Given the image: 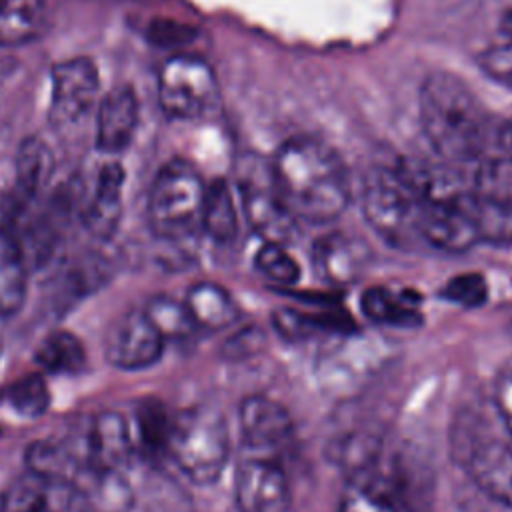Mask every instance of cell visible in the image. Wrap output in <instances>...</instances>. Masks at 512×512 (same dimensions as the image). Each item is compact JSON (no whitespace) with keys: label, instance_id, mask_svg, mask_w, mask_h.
<instances>
[{"label":"cell","instance_id":"obj_1","mask_svg":"<svg viewBox=\"0 0 512 512\" xmlns=\"http://www.w3.org/2000/svg\"><path fill=\"white\" fill-rule=\"evenodd\" d=\"M272 184L296 220L326 224L350 204V176L332 146L312 136L280 144L270 164Z\"/></svg>","mask_w":512,"mask_h":512},{"label":"cell","instance_id":"obj_2","mask_svg":"<svg viewBox=\"0 0 512 512\" xmlns=\"http://www.w3.org/2000/svg\"><path fill=\"white\" fill-rule=\"evenodd\" d=\"M418 104L424 136L438 158L448 164H464L484 154L490 118L462 78L444 70L428 74Z\"/></svg>","mask_w":512,"mask_h":512},{"label":"cell","instance_id":"obj_3","mask_svg":"<svg viewBox=\"0 0 512 512\" xmlns=\"http://www.w3.org/2000/svg\"><path fill=\"white\" fill-rule=\"evenodd\" d=\"M362 212L368 226L390 246L410 250L420 240V194L400 164L374 166L362 184Z\"/></svg>","mask_w":512,"mask_h":512},{"label":"cell","instance_id":"obj_4","mask_svg":"<svg viewBox=\"0 0 512 512\" xmlns=\"http://www.w3.org/2000/svg\"><path fill=\"white\" fill-rule=\"evenodd\" d=\"M168 456L194 484H214L230 458L224 416L210 406H192L172 416Z\"/></svg>","mask_w":512,"mask_h":512},{"label":"cell","instance_id":"obj_5","mask_svg":"<svg viewBox=\"0 0 512 512\" xmlns=\"http://www.w3.org/2000/svg\"><path fill=\"white\" fill-rule=\"evenodd\" d=\"M206 188L198 170L184 160L160 168L148 196V222L164 240H184L202 230Z\"/></svg>","mask_w":512,"mask_h":512},{"label":"cell","instance_id":"obj_6","mask_svg":"<svg viewBox=\"0 0 512 512\" xmlns=\"http://www.w3.org/2000/svg\"><path fill=\"white\" fill-rule=\"evenodd\" d=\"M454 460L492 500L512 508V438L500 440L484 432L472 412L458 416L452 432Z\"/></svg>","mask_w":512,"mask_h":512},{"label":"cell","instance_id":"obj_7","mask_svg":"<svg viewBox=\"0 0 512 512\" xmlns=\"http://www.w3.org/2000/svg\"><path fill=\"white\" fill-rule=\"evenodd\" d=\"M158 96L172 118L192 120L208 114L218 100L216 74L198 56L178 54L168 58L158 74Z\"/></svg>","mask_w":512,"mask_h":512},{"label":"cell","instance_id":"obj_8","mask_svg":"<svg viewBox=\"0 0 512 512\" xmlns=\"http://www.w3.org/2000/svg\"><path fill=\"white\" fill-rule=\"evenodd\" d=\"M234 500L240 512H288L290 484L274 456L254 454L238 462Z\"/></svg>","mask_w":512,"mask_h":512},{"label":"cell","instance_id":"obj_9","mask_svg":"<svg viewBox=\"0 0 512 512\" xmlns=\"http://www.w3.org/2000/svg\"><path fill=\"white\" fill-rule=\"evenodd\" d=\"M164 342L144 310H136L110 326L104 352L106 360L120 370H142L160 360Z\"/></svg>","mask_w":512,"mask_h":512},{"label":"cell","instance_id":"obj_10","mask_svg":"<svg viewBox=\"0 0 512 512\" xmlns=\"http://www.w3.org/2000/svg\"><path fill=\"white\" fill-rule=\"evenodd\" d=\"M98 70L90 58L60 62L52 72L50 120L68 126L84 118L96 102Z\"/></svg>","mask_w":512,"mask_h":512},{"label":"cell","instance_id":"obj_11","mask_svg":"<svg viewBox=\"0 0 512 512\" xmlns=\"http://www.w3.org/2000/svg\"><path fill=\"white\" fill-rule=\"evenodd\" d=\"M242 438L258 454H276L294 438V420L290 412L274 398L250 394L238 408Z\"/></svg>","mask_w":512,"mask_h":512},{"label":"cell","instance_id":"obj_12","mask_svg":"<svg viewBox=\"0 0 512 512\" xmlns=\"http://www.w3.org/2000/svg\"><path fill=\"white\" fill-rule=\"evenodd\" d=\"M310 258L320 280L330 286H350L370 268L372 250L360 236L330 232L314 242Z\"/></svg>","mask_w":512,"mask_h":512},{"label":"cell","instance_id":"obj_13","mask_svg":"<svg viewBox=\"0 0 512 512\" xmlns=\"http://www.w3.org/2000/svg\"><path fill=\"white\" fill-rule=\"evenodd\" d=\"M2 512H88L72 482L52 480L26 472L2 494Z\"/></svg>","mask_w":512,"mask_h":512},{"label":"cell","instance_id":"obj_14","mask_svg":"<svg viewBox=\"0 0 512 512\" xmlns=\"http://www.w3.org/2000/svg\"><path fill=\"white\" fill-rule=\"evenodd\" d=\"M240 200L246 222L262 242L286 246L298 234V220L280 200L272 184V176H268V182L242 180Z\"/></svg>","mask_w":512,"mask_h":512},{"label":"cell","instance_id":"obj_15","mask_svg":"<svg viewBox=\"0 0 512 512\" xmlns=\"http://www.w3.org/2000/svg\"><path fill=\"white\" fill-rule=\"evenodd\" d=\"M28 266L14 232V206L0 192V316H14L26 300Z\"/></svg>","mask_w":512,"mask_h":512},{"label":"cell","instance_id":"obj_16","mask_svg":"<svg viewBox=\"0 0 512 512\" xmlns=\"http://www.w3.org/2000/svg\"><path fill=\"white\" fill-rule=\"evenodd\" d=\"M26 466L38 476L74 482L82 468L88 466L86 432L82 436H48L36 440L26 450Z\"/></svg>","mask_w":512,"mask_h":512},{"label":"cell","instance_id":"obj_17","mask_svg":"<svg viewBox=\"0 0 512 512\" xmlns=\"http://www.w3.org/2000/svg\"><path fill=\"white\" fill-rule=\"evenodd\" d=\"M88 442V464L120 470L130 464L136 448L132 440L130 422L120 412H100L86 430Z\"/></svg>","mask_w":512,"mask_h":512},{"label":"cell","instance_id":"obj_18","mask_svg":"<svg viewBox=\"0 0 512 512\" xmlns=\"http://www.w3.org/2000/svg\"><path fill=\"white\" fill-rule=\"evenodd\" d=\"M122 188V166L118 162L104 164L82 208V222L92 236L106 240L116 232L122 218Z\"/></svg>","mask_w":512,"mask_h":512},{"label":"cell","instance_id":"obj_19","mask_svg":"<svg viewBox=\"0 0 512 512\" xmlns=\"http://www.w3.org/2000/svg\"><path fill=\"white\" fill-rule=\"evenodd\" d=\"M138 100L130 86L110 90L100 106L96 118V146L106 154L122 152L136 130Z\"/></svg>","mask_w":512,"mask_h":512},{"label":"cell","instance_id":"obj_20","mask_svg":"<svg viewBox=\"0 0 512 512\" xmlns=\"http://www.w3.org/2000/svg\"><path fill=\"white\" fill-rule=\"evenodd\" d=\"M88 512H128L134 502L132 488L120 470L84 466L72 482Z\"/></svg>","mask_w":512,"mask_h":512},{"label":"cell","instance_id":"obj_21","mask_svg":"<svg viewBox=\"0 0 512 512\" xmlns=\"http://www.w3.org/2000/svg\"><path fill=\"white\" fill-rule=\"evenodd\" d=\"M418 294L408 290H394L390 286H370L362 292V314L378 326L414 328L422 324Z\"/></svg>","mask_w":512,"mask_h":512},{"label":"cell","instance_id":"obj_22","mask_svg":"<svg viewBox=\"0 0 512 512\" xmlns=\"http://www.w3.org/2000/svg\"><path fill=\"white\" fill-rule=\"evenodd\" d=\"M274 330L290 342H302L326 332L348 334L354 332L356 324L346 310L326 308L320 312H306L300 308H276L270 316Z\"/></svg>","mask_w":512,"mask_h":512},{"label":"cell","instance_id":"obj_23","mask_svg":"<svg viewBox=\"0 0 512 512\" xmlns=\"http://www.w3.org/2000/svg\"><path fill=\"white\" fill-rule=\"evenodd\" d=\"M54 172V158L44 140L30 136L16 152V186L10 196L14 206L36 202Z\"/></svg>","mask_w":512,"mask_h":512},{"label":"cell","instance_id":"obj_24","mask_svg":"<svg viewBox=\"0 0 512 512\" xmlns=\"http://www.w3.org/2000/svg\"><path fill=\"white\" fill-rule=\"evenodd\" d=\"M184 304L198 330L218 332L230 328L240 316L232 294L224 286L210 280L192 284L186 292Z\"/></svg>","mask_w":512,"mask_h":512},{"label":"cell","instance_id":"obj_25","mask_svg":"<svg viewBox=\"0 0 512 512\" xmlns=\"http://www.w3.org/2000/svg\"><path fill=\"white\" fill-rule=\"evenodd\" d=\"M48 12L44 0H0V44L22 46L44 34Z\"/></svg>","mask_w":512,"mask_h":512},{"label":"cell","instance_id":"obj_26","mask_svg":"<svg viewBox=\"0 0 512 512\" xmlns=\"http://www.w3.org/2000/svg\"><path fill=\"white\" fill-rule=\"evenodd\" d=\"M132 440L134 448L144 452L148 458H158L168 454V438L172 428V418L168 416L162 402L148 398L142 400L134 410V426Z\"/></svg>","mask_w":512,"mask_h":512},{"label":"cell","instance_id":"obj_27","mask_svg":"<svg viewBox=\"0 0 512 512\" xmlns=\"http://www.w3.org/2000/svg\"><path fill=\"white\" fill-rule=\"evenodd\" d=\"M202 232L216 244H230L238 232V216L230 186L224 180H214L206 188L202 210Z\"/></svg>","mask_w":512,"mask_h":512},{"label":"cell","instance_id":"obj_28","mask_svg":"<svg viewBox=\"0 0 512 512\" xmlns=\"http://www.w3.org/2000/svg\"><path fill=\"white\" fill-rule=\"evenodd\" d=\"M34 358L48 374H76L86 364V350L78 336L66 330H56L40 342Z\"/></svg>","mask_w":512,"mask_h":512},{"label":"cell","instance_id":"obj_29","mask_svg":"<svg viewBox=\"0 0 512 512\" xmlns=\"http://www.w3.org/2000/svg\"><path fill=\"white\" fill-rule=\"evenodd\" d=\"M142 310L164 340H188L198 330L184 300L156 294Z\"/></svg>","mask_w":512,"mask_h":512},{"label":"cell","instance_id":"obj_30","mask_svg":"<svg viewBox=\"0 0 512 512\" xmlns=\"http://www.w3.org/2000/svg\"><path fill=\"white\" fill-rule=\"evenodd\" d=\"M254 266L264 278H268L270 282H274L282 288L294 286L300 278L298 262L292 258V254L282 244L262 242V246L258 248V252L254 256Z\"/></svg>","mask_w":512,"mask_h":512},{"label":"cell","instance_id":"obj_31","mask_svg":"<svg viewBox=\"0 0 512 512\" xmlns=\"http://www.w3.org/2000/svg\"><path fill=\"white\" fill-rule=\"evenodd\" d=\"M8 404L26 418H38L48 410L50 392L40 374H26L14 382L6 394Z\"/></svg>","mask_w":512,"mask_h":512},{"label":"cell","instance_id":"obj_32","mask_svg":"<svg viewBox=\"0 0 512 512\" xmlns=\"http://www.w3.org/2000/svg\"><path fill=\"white\" fill-rule=\"evenodd\" d=\"M440 298L466 310L480 308L488 302V282L478 272L456 274L442 286Z\"/></svg>","mask_w":512,"mask_h":512},{"label":"cell","instance_id":"obj_33","mask_svg":"<svg viewBox=\"0 0 512 512\" xmlns=\"http://www.w3.org/2000/svg\"><path fill=\"white\" fill-rule=\"evenodd\" d=\"M338 512H400V508L380 492L348 484L340 498Z\"/></svg>","mask_w":512,"mask_h":512},{"label":"cell","instance_id":"obj_34","mask_svg":"<svg viewBox=\"0 0 512 512\" xmlns=\"http://www.w3.org/2000/svg\"><path fill=\"white\" fill-rule=\"evenodd\" d=\"M266 346V334L260 326H244L242 330L234 332L224 346V356L234 362H242L246 358L256 356Z\"/></svg>","mask_w":512,"mask_h":512},{"label":"cell","instance_id":"obj_35","mask_svg":"<svg viewBox=\"0 0 512 512\" xmlns=\"http://www.w3.org/2000/svg\"><path fill=\"white\" fill-rule=\"evenodd\" d=\"M480 68L496 82L512 88V40L486 50L480 56Z\"/></svg>","mask_w":512,"mask_h":512},{"label":"cell","instance_id":"obj_36","mask_svg":"<svg viewBox=\"0 0 512 512\" xmlns=\"http://www.w3.org/2000/svg\"><path fill=\"white\" fill-rule=\"evenodd\" d=\"M494 406L508 436L512 438V370L504 372L498 378L496 390H494Z\"/></svg>","mask_w":512,"mask_h":512},{"label":"cell","instance_id":"obj_37","mask_svg":"<svg viewBox=\"0 0 512 512\" xmlns=\"http://www.w3.org/2000/svg\"><path fill=\"white\" fill-rule=\"evenodd\" d=\"M150 38L156 44H178L188 38V30L174 22H156L150 28Z\"/></svg>","mask_w":512,"mask_h":512},{"label":"cell","instance_id":"obj_38","mask_svg":"<svg viewBox=\"0 0 512 512\" xmlns=\"http://www.w3.org/2000/svg\"><path fill=\"white\" fill-rule=\"evenodd\" d=\"M502 34L506 36V40H512V8L506 10L502 16Z\"/></svg>","mask_w":512,"mask_h":512},{"label":"cell","instance_id":"obj_39","mask_svg":"<svg viewBox=\"0 0 512 512\" xmlns=\"http://www.w3.org/2000/svg\"><path fill=\"white\" fill-rule=\"evenodd\" d=\"M0 354H2V340H0Z\"/></svg>","mask_w":512,"mask_h":512}]
</instances>
